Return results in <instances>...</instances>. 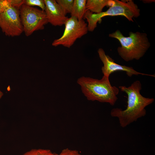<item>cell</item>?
<instances>
[{
    "instance_id": "6da1fadb",
    "label": "cell",
    "mask_w": 155,
    "mask_h": 155,
    "mask_svg": "<svg viewBox=\"0 0 155 155\" xmlns=\"http://www.w3.org/2000/svg\"><path fill=\"white\" fill-rule=\"evenodd\" d=\"M119 88L127 95V106L124 110L113 108L110 114L112 117L118 118L120 126L123 128L145 116L146 114L145 108L152 104L154 99L141 94L142 84L139 80L134 81L129 87L120 86Z\"/></svg>"
},
{
    "instance_id": "7a4b0ae2",
    "label": "cell",
    "mask_w": 155,
    "mask_h": 155,
    "mask_svg": "<svg viewBox=\"0 0 155 155\" xmlns=\"http://www.w3.org/2000/svg\"><path fill=\"white\" fill-rule=\"evenodd\" d=\"M109 78L103 75L101 79L98 80L82 76L78 79L77 83L88 100L108 103L113 106L118 99L119 90L111 85Z\"/></svg>"
},
{
    "instance_id": "3957f363",
    "label": "cell",
    "mask_w": 155,
    "mask_h": 155,
    "mask_svg": "<svg viewBox=\"0 0 155 155\" xmlns=\"http://www.w3.org/2000/svg\"><path fill=\"white\" fill-rule=\"evenodd\" d=\"M108 36L119 41L121 46L117 48V52L126 61L139 60L143 57L150 46L147 35L145 33L131 32L129 36L125 37L118 30L110 34Z\"/></svg>"
},
{
    "instance_id": "277c9868",
    "label": "cell",
    "mask_w": 155,
    "mask_h": 155,
    "mask_svg": "<svg viewBox=\"0 0 155 155\" xmlns=\"http://www.w3.org/2000/svg\"><path fill=\"white\" fill-rule=\"evenodd\" d=\"M140 15V10L133 1L114 0L112 5L106 11L95 13L88 10L84 18L88 22V28L93 30L96 27L97 23H100L102 18L105 16H123L129 21L133 22V18Z\"/></svg>"
},
{
    "instance_id": "5b68a950",
    "label": "cell",
    "mask_w": 155,
    "mask_h": 155,
    "mask_svg": "<svg viewBox=\"0 0 155 155\" xmlns=\"http://www.w3.org/2000/svg\"><path fill=\"white\" fill-rule=\"evenodd\" d=\"M20 11L24 32L27 36L35 31L43 29L48 23L45 12L41 9L23 4Z\"/></svg>"
},
{
    "instance_id": "8992f818",
    "label": "cell",
    "mask_w": 155,
    "mask_h": 155,
    "mask_svg": "<svg viewBox=\"0 0 155 155\" xmlns=\"http://www.w3.org/2000/svg\"><path fill=\"white\" fill-rule=\"evenodd\" d=\"M65 29L62 36L55 40L52 45L57 46L62 45L69 48L76 40L86 34L88 32L87 24L83 19L78 20L76 18H68L65 25Z\"/></svg>"
},
{
    "instance_id": "52a82bcc",
    "label": "cell",
    "mask_w": 155,
    "mask_h": 155,
    "mask_svg": "<svg viewBox=\"0 0 155 155\" xmlns=\"http://www.w3.org/2000/svg\"><path fill=\"white\" fill-rule=\"evenodd\" d=\"M0 28L8 36H20L24 32L20 9L10 7L0 13Z\"/></svg>"
},
{
    "instance_id": "ba28073f",
    "label": "cell",
    "mask_w": 155,
    "mask_h": 155,
    "mask_svg": "<svg viewBox=\"0 0 155 155\" xmlns=\"http://www.w3.org/2000/svg\"><path fill=\"white\" fill-rule=\"evenodd\" d=\"M98 53L101 61L103 63L101 70L104 75L109 76L115 71H122L126 72L127 75L131 77L133 75H146L155 77V75H150L138 72L133 67L124 65H121L115 63L108 55H106L104 50L101 48H99Z\"/></svg>"
},
{
    "instance_id": "9c48e42d",
    "label": "cell",
    "mask_w": 155,
    "mask_h": 155,
    "mask_svg": "<svg viewBox=\"0 0 155 155\" xmlns=\"http://www.w3.org/2000/svg\"><path fill=\"white\" fill-rule=\"evenodd\" d=\"M47 21L54 26L65 25L68 17L63 12L55 0H44Z\"/></svg>"
},
{
    "instance_id": "30bf717a",
    "label": "cell",
    "mask_w": 155,
    "mask_h": 155,
    "mask_svg": "<svg viewBox=\"0 0 155 155\" xmlns=\"http://www.w3.org/2000/svg\"><path fill=\"white\" fill-rule=\"evenodd\" d=\"M113 2V0H87L86 10H89L93 13H99L102 12L105 6H111Z\"/></svg>"
},
{
    "instance_id": "8fae6325",
    "label": "cell",
    "mask_w": 155,
    "mask_h": 155,
    "mask_svg": "<svg viewBox=\"0 0 155 155\" xmlns=\"http://www.w3.org/2000/svg\"><path fill=\"white\" fill-rule=\"evenodd\" d=\"M86 0H74L71 16L77 18L78 20H83L86 11Z\"/></svg>"
},
{
    "instance_id": "7c38bea8",
    "label": "cell",
    "mask_w": 155,
    "mask_h": 155,
    "mask_svg": "<svg viewBox=\"0 0 155 155\" xmlns=\"http://www.w3.org/2000/svg\"><path fill=\"white\" fill-rule=\"evenodd\" d=\"M58 4L64 14L71 13L74 2V0H57Z\"/></svg>"
},
{
    "instance_id": "4fadbf2b",
    "label": "cell",
    "mask_w": 155,
    "mask_h": 155,
    "mask_svg": "<svg viewBox=\"0 0 155 155\" xmlns=\"http://www.w3.org/2000/svg\"><path fill=\"white\" fill-rule=\"evenodd\" d=\"M54 153L48 149H34L26 152L23 155H53Z\"/></svg>"
},
{
    "instance_id": "5bb4252c",
    "label": "cell",
    "mask_w": 155,
    "mask_h": 155,
    "mask_svg": "<svg viewBox=\"0 0 155 155\" xmlns=\"http://www.w3.org/2000/svg\"><path fill=\"white\" fill-rule=\"evenodd\" d=\"M24 4L31 7L37 6L40 7L42 10L44 11L45 10L44 0H24Z\"/></svg>"
},
{
    "instance_id": "9a60e30c",
    "label": "cell",
    "mask_w": 155,
    "mask_h": 155,
    "mask_svg": "<svg viewBox=\"0 0 155 155\" xmlns=\"http://www.w3.org/2000/svg\"><path fill=\"white\" fill-rule=\"evenodd\" d=\"M12 7L11 0H0V13Z\"/></svg>"
},
{
    "instance_id": "2e32d148",
    "label": "cell",
    "mask_w": 155,
    "mask_h": 155,
    "mask_svg": "<svg viewBox=\"0 0 155 155\" xmlns=\"http://www.w3.org/2000/svg\"><path fill=\"white\" fill-rule=\"evenodd\" d=\"M59 155H81L78 151L72 150L68 148L63 150Z\"/></svg>"
},
{
    "instance_id": "e0dca14e",
    "label": "cell",
    "mask_w": 155,
    "mask_h": 155,
    "mask_svg": "<svg viewBox=\"0 0 155 155\" xmlns=\"http://www.w3.org/2000/svg\"><path fill=\"white\" fill-rule=\"evenodd\" d=\"M144 1V3L145 2H149V3H151V2H155V0H144V1ZM146 2V3H147Z\"/></svg>"
},
{
    "instance_id": "ac0fdd59",
    "label": "cell",
    "mask_w": 155,
    "mask_h": 155,
    "mask_svg": "<svg viewBox=\"0 0 155 155\" xmlns=\"http://www.w3.org/2000/svg\"><path fill=\"white\" fill-rule=\"evenodd\" d=\"M3 93L0 90V99L2 97L3 95Z\"/></svg>"
},
{
    "instance_id": "d6986e66",
    "label": "cell",
    "mask_w": 155,
    "mask_h": 155,
    "mask_svg": "<svg viewBox=\"0 0 155 155\" xmlns=\"http://www.w3.org/2000/svg\"><path fill=\"white\" fill-rule=\"evenodd\" d=\"M53 155H58V154H57L54 153V154Z\"/></svg>"
}]
</instances>
